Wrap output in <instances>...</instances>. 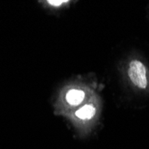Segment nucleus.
Returning a JSON list of instances; mask_svg holds the SVG:
<instances>
[{"label":"nucleus","instance_id":"nucleus-2","mask_svg":"<svg viewBox=\"0 0 149 149\" xmlns=\"http://www.w3.org/2000/svg\"><path fill=\"white\" fill-rule=\"evenodd\" d=\"M85 92L81 89H71L66 94V101L71 105H78L84 100Z\"/></svg>","mask_w":149,"mask_h":149},{"label":"nucleus","instance_id":"nucleus-4","mask_svg":"<svg viewBox=\"0 0 149 149\" xmlns=\"http://www.w3.org/2000/svg\"><path fill=\"white\" fill-rule=\"evenodd\" d=\"M47 3L54 6H59L64 3H68V1H63V0H57V1L56 0V1H54V0H50V1H47Z\"/></svg>","mask_w":149,"mask_h":149},{"label":"nucleus","instance_id":"nucleus-1","mask_svg":"<svg viewBox=\"0 0 149 149\" xmlns=\"http://www.w3.org/2000/svg\"><path fill=\"white\" fill-rule=\"evenodd\" d=\"M127 75L131 84L137 88L145 90L149 86V75L146 66L141 60L132 59L128 63Z\"/></svg>","mask_w":149,"mask_h":149},{"label":"nucleus","instance_id":"nucleus-3","mask_svg":"<svg viewBox=\"0 0 149 149\" xmlns=\"http://www.w3.org/2000/svg\"><path fill=\"white\" fill-rule=\"evenodd\" d=\"M96 113V108L91 104H86L81 107L76 113L75 115L81 120H89Z\"/></svg>","mask_w":149,"mask_h":149}]
</instances>
